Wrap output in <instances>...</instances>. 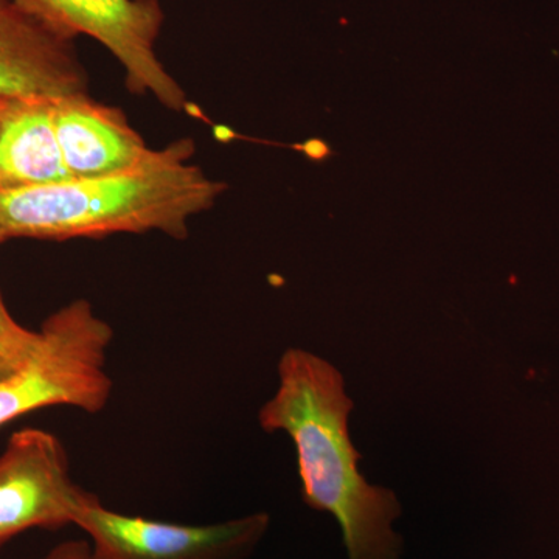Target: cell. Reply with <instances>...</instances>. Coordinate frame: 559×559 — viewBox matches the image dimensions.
<instances>
[{
  "instance_id": "13",
  "label": "cell",
  "mask_w": 559,
  "mask_h": 559,
  "mask_svg": "<svg viewBox=\"0 0 559 559\" xmlns=\"http://www.w3.org/2000/svg\"><path fill=\"white\" fill-rule=\"evenodd\" d=\"M7 100H9V98L0 97V114H2L3 108H5Z\"/></svg>"
},
{
  "instance_id": "6",
  "label": "cell",
  "mask_w": 559,
  "mask_h": 559,
  "mask_svg": "<svg viewBox=\"0 0 559 559\" xmlns=\"http://www.w3.org/2000/svg\"><path fill=\"white\" fill-rule=\"evenodd\" d=\"M90 495L70 477L68 452L58 437L17 430L0 454V547L27 530L73 525Z\"/></svg>"
},
{
  "instance_id": "5",
  "label": "cell",
  "mask_w": 559,
  "mask_h": 559,
  "mask_svg": "<svg viewBox=\"0 0 559 559\" xmlns=\"http://www.w3.org/2000/svg\"><path fill=\"white\" fill-rule=\"evenodd\" d=\"M73 525L90 536L98 559H246L270 527L266 513L187 525L130 516L103 506L91 495Z\"/></svg>"
},
{
  "instance_id": "4",
  "label": "cell",
  "mask_w": 559,
  "mask_h": 559,
  "mask_svg": "<svg viewBox=\"0 0 559 559\" xmlns=\"http://www.w3.org/2000/svg\"><path fill=\"white\" fill-rule=\"evenodd\" d=\"M51 33L68 40L90 36L117 58L132 94H150L180 112L187 95L162 64L156 43L165 13L159 0H11Z\"/></svg>"
},
{
  "instance_id": "3",
  "label": "cell",
  "mask_w": 559,
  "mask_h": 559,
  "mask_svg": "<svg viewBox=\"0 0 559 559\" xmlns=\"http://www.w3.org/2000/svg\"><path fill=\"white\" fill-rule=\"evenodd\" d=\"M39 331L38 353L24 369L0 382V428L51 406L98 414L112 395L106 359L114 331L95 314L90 301L66 305Z\"/></svg>"
},
{
  "instance_id": "7",
  "label": "cell",
  "mask_w": 559,
  "mask_h": 559,
  "mask_svg": "<svg viewBox=\"0 0 559 559\" xmlns=\"http://www.w3.org/2000/svg\"><path fill=\"white\" fill-rule=\"evenodd\" d=\"M87 83L73 40L0 0V97H68L87 94Z\"/></svg>"
},
{
  "instance_id": "1",
  "label": "cell",
  "mask_w": 559,
  "mask_h": 559,
  "mask_svg": "<svg viewBox=\"0 0 559 559\" xmlns=\"http://www.w3.org/2000/svg\"><path fill=\"white\" fill-rule=\"evenodd\" d=\"M277 393L259 412L266 432L288 433L297 452L301 499L310 509L333 514L348 559H399L401 514L392 489L370 485L358 468L362 455L349 439L353 401L344 378L329 360L289 348L278 362Z\"/></svg>"
},
{
  "instance_id": "10",
  "label": "cell",
  "mask_w": 559,
  "mask_h": 559,
  "mask_svg": "<svg viewBox=\"0 0 559 559\" xmlns=\"http://www.w3.org/2000/svg\"><path fill=\"white\" fill-rule=\"evenodd\" d=\"M43 344L40 331L21 325L11 316L0 293V382L24 369Z\"/></svg>"
},
{
  "instance_id": "8",
  "label": "cell",
  "mask_w": 559,
  "mask_h": 559,
  "mask_svg": "<svg viewBox=\"0 0 559 559\" xmlns=\"http://www.w3.org/2000/svg\"><path fill=\"white\" fill-rule=\"evenodd\" d=\"M53 120L69 178L130 170L151 151L120 109L87 94L55 98Z\"/></svg>"
},
{
  "instance_id": "12",
  "label": "cell",
  "mask_w": 559,
  "mask_h": 559,
  "mask_svg": "<svg viewBox=\"0 0 559 559\" xmlns=\"http://www.w3.org/2000/svg\"><path fill=\"white\" fill-rule=\"evenodd\" d=\"M7 240H10V237L7 235V231L0 227V246H2Z\"/></svg>"
},
{
  "instance_id": "9",
  "label": "cell",
  "mask_w": 559,
  "mask_h": 559,
  "mask_svg": "<svg viewBox=\"0 0 559 559\" xmlns=\"http://www.w3.org/2000/svg\"><path fill=\"white\" fill-rule=\"evenodd\" d=\"M53 100L9 98L0 114V191L69 179L53 120Z\"/></svg>"
},
{
  "instance_id": "11",
  "label": "cell",
  "mask_w": 559,
  "mask_h": 559,
  "mask_svg": "<svg viewBox=\"0 0 559 559\" xmlns=\"http://www.w3.org/2000/svg\"><path fill=\"white\" fill-rule=\"evenodd\" d=\"M44 559H98L95 557L90 540H68L55 547Z\"/></svg>"
},
{
  "instance_id": "2",
  "label": "cell",
  "mask_w": 559,
  "mask_h": 559,
  "mask_svg": "<svg viewBox=\"0 0 559 559\" xmlns=\"http://www.w3.org/2000/svg\"><path fill=\"white\" fill-rule=\"evenodd\" d=\"M193 154V140L179 139L151 148L130 170L0 191V227L10 238L36 240L148 231L183 240L190 219L226 190L191 164Z\"/></svg>"
}]
</instances>
